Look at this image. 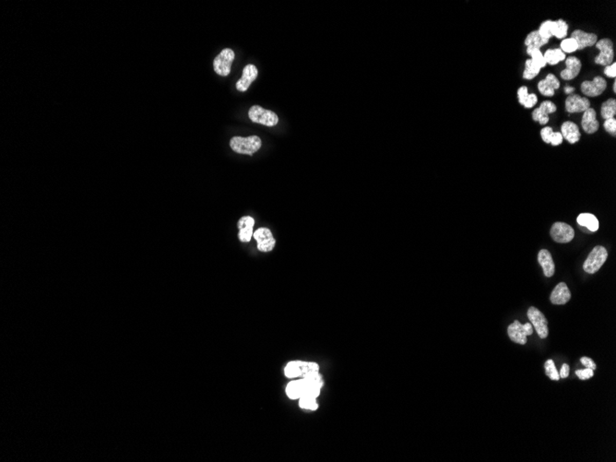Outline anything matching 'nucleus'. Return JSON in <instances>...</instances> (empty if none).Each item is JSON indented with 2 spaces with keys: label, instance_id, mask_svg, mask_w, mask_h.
I'll list each match as a JSON object with an SVG mask.
<instances>
[{
  "label": "nucleus",
  "instance_id": "41",
  "mask_svg": "<svg viewBox=\"0 0 616 462\" xmlns=\"http://www.w3.org/2000/svg\"><path fill=\"white\" fill-rule=\"evenodd\" d=\"M568 375H569V365L565 363V364H563L562 368L560 370V377L566 378L568 377Z\"/></svg>",
  "mask_w": 616,
  "mask_h": 462
},
{
  "label": "nucleus",
  "instance_id": "38",
  "mask_svg": "<svg viewBox=\"0 0 616 462\" xmlns=\"http://www.w3.org/2000/svg\"><path fill=\"white\" fill-rule=\"evenodd\" d=\"M563 139H563L562 134L560 132L553 131L552 137H551V140H550V144H552L553 146H558V145L562 144Z\"/></svg>",
  "mask_w": 616,
  "mask_h": 462
},
{
  "label": "nucleus",
  "instance_id": "33",
  "mask_svg": "<svg viewBox=\"0 0 616 462\" xmlns=\"http://www.w3.org/2000/svg\"><path fill=\"white\" fill-rule=\"evenodd\" d=\"M544 368H545V372L546 375L548 376L552 380H559V373L557 369L554 365L553 360H547L544 363Z\"/></svg>",
  "mask_w": 616,
  "mask_h": 462
},
{
  "label": "nucleus",
  "instance_id": "36",
  "mask_svg": "<svg viewBox=\"0 0 616 462\" xmlns=\"http://www.w3.org/2000/svg\"><path fill=\"white\" fill-rule=\"evenodd\" d=\"M576 375L581 380H587V379H589L590 377H593L594 370L590 369V368H587V369H584V370H577V371H576Z\"/></svg>",
  "mask_w": 616,
  "mask_h": 462
},
{
  "label": "nucleus",
  "instance_id": "12",
  "mask_svg": "<svg viewBox=\"0 0 616 462\" xmlns=\"http://www.w3.org/2000/svg\"><path fill=\"white\" fill-rule=\"evenodd\" d=\"M590 107V102L587 97L578 95H570L566 100V111L569 114L584 113Z\"/></svg>",
  "mask_w": 616,
  "mask_h": 462
},
{
  "label": "nucleus",
  "instance_id": "8",
  "mask_svg": "<svg viewBox=\"0 0 616 462\" xmlns=\"http://www.w3.org/2000/svg\"><path fill=\"white\" fill-rule=\"evenodd\" d=\"M528 318L531 321L532 327H534L537 334L540 339H546L548 336V321L540 310L531 306L528 310Z\"/></svg>",
  "mask_w": 616,
  "mask_h": 462
},
{
  "label": "nucleus",
  "instance_id": "37",
  "mask_svg": "<svg viewBox=\"0 0 616 462\" xmlns=\"http://www.w3.org/2000/svg\"><path fill=\"white\" fill-rule=\"evenodd\" d=\"M553 132V128L550 127V126H545L544 128L542 130V131H540V137H542V139L544 140L545 143L550 144V140H551V137H552Z\"/></svg>",
  "mask_w": 616,
  "mask_h": 462
},
{
  "label": "nucleus",
  "instance_id": "43",
  "mask_svg": "<svg viewBox=\"0 0 616 462\" xmlns=\"http://www.w3.org/2000/svg\"><path fill=\"white\" fill-rule=\"evenodd\" d=\"M612 89H613V91H614V93H615V91H616V82H615V81H614V82H613V86H612Z\"/></svg>",
  "mask_w": 616,
  "mask_h": 462
},
{
  "label": "nucleus",
  "instance_id": "14",
  "mask_svg": "<svg viewBox=\"0 0 616 462\" xmlns=\"http://www.w3.org/2000/svg\"><path fill=\"white\" fill-rule=\"evenodd\" d=\"M255 225V220L250 216H244L237 224L239 229V240L242 243L250 242L253 236V227Z\"/></svg>",
  "mask_w": 616,
  "mask_h": 462
},
{
  "label": "nucleus",
  "instance_id": "24",
  "mask_svg": "<svg viewBox=\"0 0 616 462\" xmlns=\"http://www.w3.org/2000/svg\"><path fill=\"white\" fill-rule=\"evenodd\" d=\"M518 102L525 108H532L538 102V97L535 94H529L526 86H521L517 90Z\"/></svg>",
  "mask_w": 616,
  "mask_h": 462
},
{
  "label": "nucleus",
  "instance_id": "26",
  "mask_svg": "<svg viewBox=\"0 0 616 462\" xmlns=\"http://www.w3.org/2000/svg\"><path fill=\"white\" fill-rule=\"evenodd\" d=\"M548 42L549 40L544 39V38H543V37L540 35V33H539L538 31H533V32H530V33L527 35L526 39H525V42H524V43H525V45H526L527 48H535V49H540V47L546 45V44H548Z\"/></svg>",
  "mask_w": 616,
  "mask_h": 462
},
{
  "label": "nucleus",
  "instance_id": "32",
  "mask_svg": "<svg viewBox=\"0 0 616 462\" xmlns=\"http://www.w3.org/2000/svg\"><path fill=\"white\" fill-rule=\"evenodd\" d=\"M299 406L302 409H306V410H311V411H315L319 408V404L316 402L315 398L312 397H302L299 399Z\"/></svg>",
  "mask_w": 616,
  "mask_h": 462
},
{
  "label": "nucleus",
  "instance_id": "28",
  "mask_svg": "<svg viewBox=\"0 0 616 462\" xmlns=\"http://www.w3.org/2000/svg\"><path fill=\"white\" fill-rule=\"evenodd\" d=\"M544 57L546 64L551 66L557 65L559 62L566 59V54L560 48L548 49L544 53Z\"/></svg>",
  "mask_w": 616,
  "mask_h": 462
},
{
  "label": "nucleus",
  "instance_id": "4",
  "mask_svg": "<svg viewBox=\"0 0 616 462\" xmlns=\"http://www.w3.org/2000/svg\"><path fill=\"white\" fill-rule=\"evenodd\" d=\"M248 117L251 121L267 126H274L279 122V117L272 111L266 110L259 105H253L248 111Z\"/></svg>",
  "mask_w": 616,
  "mask_h": 462
},
{
  "label": "nucleus",
  "instance_id": "3",
  "mask_svg": "<svg viewBox=\"0 0 616 462\" xmlns=\"http://www.w3.org/2000/svg\"><path fill=\"white\" fill-rule=\"evenodd\" d=\"M608 252L605 247L597 246L590 252L583 264V269L587 273L594 274L599 271L607 260Z\"/></svg>",
  "mask_w": 616,
  "mask_h": 462
},
{
  "label": "nucleus",
  "instance_id": "15",
  "mask_svg": "<svg viewBox=\"0 0 616 462\" xmlns=\"http://www.w3.org/2000/svg\"><path fill=\"white\" fill-rule=\"evenodd\" d=\"M257 74H258V71H257L256 66H254L252 64H249L248 66H246L244 68L242 77L236 82V89L239 91H246L249 88V86L251 85L253 81L256 80Z\"/></svg>",
  "mask_w": 616,
  "mask_h": 462
},
{
  "label": "nucleus",
  "instance_id": "27",
  "mask_svg": "<svg viewBox=\"0 0 616 462\" xmlns=\"http://www.w3.org/2000/svg\"><path fill=\"white\" fill-rule=\"evenodd\" d=\"M568 24L564 20L560 19L558 21L551 23V33L552 36L556 37L558 39H564L567 35Z\"/></svg>",
  "mask_w": 616,
  "mask_h": 462
},
{
  "label": "nucleus",
  "instance_id": "22",
  "mask_svg": "<svg viewBox=\"0 0 616 462\" xmlns=\"http://www.w3.org/2000/svg\"><path fill=\"white\" fill-rule=\"evenodd\" d=\"M538 261L544 269L546 277H552L554 274V263L551 253L547 249H542L538 254Z\"/></svg>",
  "mask_w": 616,
  "mask_h": 462
},
{
  "label": "nucleus",
  "instance_id": "18",
  "mask_svg": "<svg viewBox=\"0 0 616 462\" xmlns=\"http://www.w3.org/2000/svg\"><path fill=\"white\" fill-rule=\"evenodd\" d=\"M581 126L583 131L588 134H593L598 131L600 124L597 120V114L593 108L589 107L583 113Z\"/></svg>",
  "mask_w": 616,
  "mask_h": 462
},
{
  "label": "nucleus",
  "instance_id": "40",
  "mask_svg": "<svg viewBox=\"0 0 616 462\" xmlns=\"http://www.w3.org/2000/svg\"><path fill=\"white\" fill-rule=\"evenodd\" d=\"M580 361H581L582 364L585 365L586 367L590 368V369H592V370H595V369H596V364H595V363H594L593 361L590 359V358H588V357H582Z\"/></svg>",
  "mask_w": 616,
  "mask_h": 462
},
{
  "label": "nucleus",
  "instance_id": "20",
  "mask_svg": "<svg viewBox=\"0 0 616 462\" xmlns=\"http://www.w3.org/2000/svg\"><path fill=\"white\" fill-rule=\"evenodd\" d=\"M571 298V292L567 287V283H558L553 289L550 300L553 305H566Z\"/></svg>",
  "mask_w": 616,
  "mask_h": 462
},
{
  "label": "nucleus",
  "instance_id": "19",
  "mask_svg": "<svg viewBox=\"0 0 616 462\" xmlns=\"http://www.w3.org/2000/svg\"><path fill=\"white\" fill-rule=\"evenodd\" d=\"M560 88V81L555 75L548 74L544 80L538 83V90L542 95L547 97H552L554 95V91Z\"/></svg>",
  "mask_w": 616,
  "mask_h": 462
},
{
  "label": "nucleus",
  "instance_id": "30",
  "mask_svg": "<svg viewBox=\"0 0 616 462\" xmlns=\"http://www.w3.org/2000/svg\"><path fill=\"white\" fill-rule=\"evenodd\" d=\"M527 54L531 56V62L534 64L536 67H540V69L547 65L545 62L544 54L540 52V49L527 48Z\"/></svg>",
  "mask_w": 616,
  "mask_h": 462
},
{
  "label": "nucleus",
  "instance_id": "31",
  "mask_svg": "<svg viewBox=\"0 0 616 462\" xmlns=\"http://www.w3.org/2000/svg\"><path fill=\"white\" fill-rule=\"evenodd\" d=\"M540 67H536L535 65L531 62V59H528V60H526V63H525V69H524V72H523V79L528 80V81L533 80L540 73Z\"/></svg>",
  "mask_w": 616,
  "mask_h": 462
},
{
  "label": "nucleus",
  "instance_id": "25",
  "mask_svg": "<svg viewBox=\"0 0 616 462\" xmlns=\"http://www.w3.org/2000/svg\"><path fill=\"white\" fill-rule=\"evenodd\" d=\"M576 221L578 225L586 227L591 232H596L599 229V220L591 213H581L577 217Z\"/></svg>",
  "mask_w": 616,
  "mask_h": 462
},
{
  "label": "nucleus",
  "instance_id": "17",
  "mask_svg": "<svg viewBox=\"0 0 616 462\" xmlns=\"http://www.w3.org/2000/svg\"><path fill=\"white\" fill-rule=\"evenodd\" d=\"M571 38L576 41L577 50H583L586 47L593 46L598 42V36L595 33L586 32L581 30H576L572 32Z\"/></svg>",
  "mask_w": 616,
  "mask_h": 462
},
{
  "label": "nucleus",
  "instance_id": "6",
  "mask_svg": "<svg viewBox=\"0 0 616 462\" xmlns=\"http://www.w3.org/2000/svg\"><path fill=\"white\" fill-rule=\"evenodd\" d=\"M595 46L597 49L600 50V54L595 59V63L604 67L611 65L614 59V49L612 40L608 38H603L602 40H599L595 44Z\"/></svg>",
  "mask_w": 616,
  "mask_h": 462
},
{
  "label": "nucleus",
  "instance_id": "23",
  "mask_svg": "<svg viewBox=\"0 0 616 462\" xmlns=\"http://www.w3.org/2000/svg\"><path fill=\"white\" fill-rule=\"evenodd\" d=\"M306 383L304 379H297L290 382L286 386V394L291 399H300L305 394Z\"/></svg>",
  "mask_w": 616,
  "mask_h": 462
},
{
  "label": "nucleus",
  "instance_id": "21",
  "mask_svg": "<svg viewBox=\"0 0 616 462\" xmlns=\"http://www.w3.org/2000/svg\"><path fill=\"white\" fill-rule=\"evenodd\" d=\"M561 134L563 139H567L569 143L575 144L580 139V132L578 126L574 122L566 121L563 123L561 126Z\"/></svg>",
  "mask_w": 616,
  "mask_h": 462
},
{
  "label": "nucleus",
  "instance_id": "5",
  "mask_svg": "<svg viewBox=\"0 0 616 462\" xmlns=\"http://www.w3.org/2000/svg\"><path fill=\"white\" fill-rule=\"evenodd\" d=\"M508 332L511 341L524 345L527 343V337L533 333V327L531 323L522 325L518 320H515L508 326Z\"/></svg>",
  "mask_w": 616,
  "mask_h": 462
},
{
  "label": "nucleus",
  "instance_id": "2",
  "mask_svg": "<svg viewBox=\"0 0 616 462\" xmlns=\"http://www.w3.org/2000/svg\"><path fill=\"white\" fill-rule=\"evenodd\" d=\"M261 139L257 136H249L247 138L234 137L230 140V146L234 153L248 154L252 156L261 148Z\"/></svg>",
  "mask_w": 616,
  "mask_h": 462
},
{
  "label": "nucleus",
  "instance_id": "1",
  "mask_svg": "<svg viewBox=\"0 0 616 462\" xmlns=\"http://www.w3.org/2000/svg\"><path fill=\"white\" fill-rule=\"evenodd\" d=\"M284 373L285 376L289 378L307 377L311 375L320 374V365L312 362L292 361L286 365Z\"/></svg>",
  "mask_w": 616,
  "mask_h": 462
},
{
  "label": "nucleus",
  "instance_id": "39",
  "mask_svg": "<svg viewBox=\"0 0 616 462\" xmlns=\"http://www.w3.org/2000/svg\"><path fill=\"white\" fill-rule=\"evenodd\" d=\"M604 74H605V75H606V76L609 77V78H612V79H614V78H615V76H616V63H615V62H612V63L611 64V65H609V66H606V67H605V68H604Z\"/></svg>",
  "mask_w": 616,
  "mask_h": 462
},
{
  "label": "nucleus",
  "instance_id": "13",
  "mask_svg": "<svg viewBox=\"0 0 616 462\" xmlns=\"http://www.w3.org/2000/svg\"><path fill=\"white\" fill-rule=\"evenodd\" d=\"M556 105L551 101H544L540 106L536 108L532 112L533 121L539 122L540 125L544 126L549 122V115L556 111Z\"/></svg>",
  "mask_w": 616,
  "mask_h": 462
},
{
  "label": "nucleus",
  "instance_id": "11",
  "mask_svg": "<svg viewBox=\"0 0 616 462\" xmlns=\"http://www.w3.org/2000/svg\"><path fill=\"white\" fill-rule=\"evenodd\" d=\"M607 88V81L603 77H595L593 81H585L581 84V91L588 97H597L603 95Z\"/></svg>",
  "mask_w": 616,
  "mask_h": 462
},
{
  "label": "nucleus",
  "instance_id": "34",
  "mask_svg": "<svg viewBox=\"0 0 616 462\" xmlns=\"http://www.w3.org/2000/svg\"><path fill=\"white\" fill-rule=\"evenodd\" d=\"M560 49L562 50L564 53H573L577 50V44L576 41L570 37L561 42Z\"/></svg>",
  "mask_w": 616,
  "mask_h": 462
},
{
  "label": "nucleus",
  "instance_id": "7",
  "mask_svg": "<svg viewBox=\"0 0 616 462\" xmlns=\"http://www.w3.org/2000/svg\"><path fill=\"white\" fill-rule=\"evenodd\" d=\"M234 57L235 54L234 51L230 48L222 50L220 54L217 56L213 62V67L218 75L222 77L229 75Z\"/></svg>",
  "mask_w": 616,
  "mask_h": 462
},
{
  "label": "nucleus",
  "instance_id": "9",
  "mask_svg": "<svg viewBox=\"0 0 616 462\" xmlns=\"http://www.w3.org/2000/svg\"><path fill=\"white\" fill-rule=\"evenodd\" d=\"M551 236L553 241L560 244L571 242L575 236V232L571 226L565 223H555L551 228Z\"/></svg>",
  "mask_w": 616,
  "mask_h": 462
},
{
  "label": "nucleus",
  "instance_id": "10",
  "mask_svg": "<svg viewBox=\"0 0 616 462\" xmlns=\"http://www.w3.org/2000/svg\"><path fill=\"white\" fill-rule=\"evenodd\" d=\"M257 243V249L261 252H270L274 249L276 240L271 231L268 228H259L253 233Z\"/></svg>",
  "mask_w": 616,
  "mask_h": 462
},
{
  "label": "nucleus",
  "instance_id": "42",
  "mask_svg": "<svg viewBox=\"0 0 616 462\" xmlns=\"http://www.w3.org/2000/svg\"><path fill=\"white\" fill-rule=\"evenodd\" d=\"M574 90H575V89H574V88H572V87H569V86H567V87L565 88V93L567 94V95H570L572 91H574Z\"/></svg>",
  "mask_w": 616,
  "mask_h": 462
},
{
  "label": "nucleus",
  "instance_id": "29",
  "mask_svg": "<svg viewBox=\"0 0 616 462\" xmlns=\"http://www.w3.org/2000/svg\"><path fill=\"white\" fill-rule=\"evenodd\" d=\"M602 117L604 120L614 118L616 114V100L613 98L608 99L602 104L601 108Z\"/></svg>",
  "mask_w": 616,
  "mask_h": 462
},
{
  "label": "nucleus",
  "instance_id": "16",
  "mask_svg": "<svg viewBox=\"0 0 616 462\" xmlns=\"http://www.w3.org/2000/svg\"><path fill=\"white\" fill-rule=\"evenodd\" d=\"M565 63H566V69H564L560 73V76L563 80L565 81H571L574 80L575 78L577 77L581 70L582 64L580 59L576 57H568L567 59H565Z\"/></svg>",
  "mask_w": 616,
  "mask_h": 462
},
{
  "label": "nucleus",
  "instance_id": "35",
  "mask_svg": "<svg viewBox=\"0 0 616 462\" xmlns=\"http://www.w3.org/2000/svg\"><path fill=\"white\" fill-rule=\"evenodd\" d=\"M604 128L607 131L608 133L615 136L616 134V120L615 118H610L604 121Z\"/></svg>",
  "mask_w": 616,
  "mask_h": 462
}]
</instances>
